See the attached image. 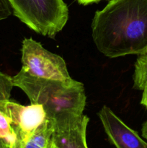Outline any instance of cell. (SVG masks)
I'll return each instance as SVG.
<instances>
[{"mask_svg":"<svg viewBox=\"0 0 147 148\" xmlns=\"http://www.w3.org/2000/svg\"><path fill=\"white\" fill-rule=\"evenodd\" d=\"M92 35L98 50L109 58L147 53V0H110L97 11Z\"/></svg>","mask_w":147,"mask_h":148,"instance_id":"obj_1","label":"cell"},{"mask_svg":"<svg viewBox=\"0 0 147 148\" xmlns=\"http://www.w3.org/2000/svg\"><path fill=\"white\" fill-rule=\"evenodd\" d=\"M12 78L14 86L24 91L31 104L43 106L46 116L53 124L69 122L83 116L86 95L81 82L73 79H42L22 70Z\"/></svg>","mask_w":147,"mask_h":148,"instance_id":"obj_2","label":"cell"},{"mask_svg":"<svg viewBox=\"0 0 147 148\" xmlns=\"http://www.w3.org/2000/svg\"><path fill=\"white\" fill-rule=\"evenodd\" d=\"M13 13L30 29L54 38L69 19L63 0H9Z\"/></svg>","mask_w":147,"mask_h":148,"instance_id":"obj_3","label":"cell"},{"mask_svg":"<svg viewBox=\"0 0 147 148\" xmlns=\"http://www.w3.org/2000/svg\"><path fill=\"white\" fill-rule=\"evenodd\" d=\"M22 64L21 70L35 77L56 80L71 79L63 58L46 50L32 38L22 41Z\"/></svg>","mask_w":147,"mask_h":148,"instance_id":"obj_4","label":"cell"},{"mask_svg":"<svg viewBox=\"0 0 147 148\" xmlns=\"http://www.w3.org/2000/svg\"><path fill=\"white\" fill-rule=\"evenodd\" d=\"M0 111L10 119L17 145L28 138L47 119L43 106L37 104L22 106L9 100L0 102Z\"/></svg>","mask_w":147,"mask_h":148,"instance_id":"obj_5","label":"cell"},{"mask_svg":"<svg viewBox=\"0 0 147 148\" xmlns=\"http://www.w3.org/2000/svg\"><path fill=\"white\" fill-rule=\"evenodd\" d=\"M105 133L116 148H147V142L126 125L113 111L103 106L98 112Z\"/></svg>","mask_w":147,"mask_h":148,"instance_id":"obj_6","label":"cell"},{"mask_svg":"<svg viewBox=\"0 0 147 148\" xmlns=\"http://www.w3.org/2000/svg\"><path fill=\"white\" fill-rule=\"evenodd\" d=\"M89 118H82L69 122L53 124V143L56 148H88L86 127Z\"/></svg>","mask_w":147,"mask_h":148,"instance_id":"obj_7","label":"cell"},{"mask_svg":"<svg viewBox=\"0 0 147 148\" xmlns=\"http://www.w3.org/2000/svg\"><path fill=\"white\" fill-rule=\"evenodd\" d=\"M53 124L47 118L28 138L19 143L17 148H50L53 145Z\"/></svg>","mask_w":147,"mask_h":148,"instance_id":"obj_8","label":"cell"},{"mask_svg":"<svg viewBox=\"0 0 147 148\" xmlns=\"http://www.w3.org/2000/svg\"><path fill=\"white\" fill-rule=\"evenodd\" d=\"M147 87V53L139 56L135 64L133 88L143 90Z\"/></svg>","mask_w":147,"mask_h":148,"instance_id":"obj_9","label":"cell"},{"mask_svg":"<svg viewBox=\"0 0 147 148\" xmlns=\"http://www.w3.org/2000/svg\"><path fill=\"white\" fill-rule=\"evenodd\" d=\"M13 87L12 78L0 72V102L10 100Z\"/></svg>","mask_w":147,"mask_h":148,"instance_id":"obj_10","label":"cell"},{"mask_svg":"<svg viewBox=\"0 0 147 148\" xmlns=\"http://www.w3.org/2000/svg\"><path fill=\"white\" fill-rule=\"evenodd\" d=\"M12 10L9 0H0V21L7 18L11 14Z\"/></svg>","mask_w":147,"mask_h":148,"instance_id":"obj_11","label":"cell"},{"mask_svg":"<svg viewBox=\"0 0 147 148\" xmlns=\"http://www.w3.org/2000/svg\"><path fill=\"white\" fill-rule=\"evenodd\" d=\"M141 103L144 105L146 108H147V87H146L144 90H143V94L142 98H141Z\"/></svg>","mask_w":147,"mask_h":148,"instance_id":"obj_12","label":"cell"},{"mask_svg":"<svg viewBox=\"0 0 147 148\" xmlns=\"http://www.w3.org/2000/svg\"><path fill=\"white\" fill-rule=\"evenodd\" d=\"M141 132H142L143 137H144V138L147 141V119L146 120L145 122L143 124Z\"/></svg>","mask_w":147,"mask_h":148,"instance_id":"obj_13","label":"cell"},{"mask_svg":"<svg viewBox=\"0 0 147 148\" xmlns=\"http://www.w3.org/2000/svg\"><path fill=\"white\" fill-rule=\"evenodd\" d=\"M79 4H83V5H87V4H92V3L99 2L101 0H77Z\"/></svg>","mask_w":147,"mask_h":148,"instance_id":"obj_14","label":"cell"},{"mask_svg":"<svg viewBox=\"0 0 147 148\" xmlns=\"http://www.w3.org/2000/svg\"><path fill=\"white\" fill-rule=\"evenodd\" d=\"M0 148H10L8 145L5 144V143H3L2 141L0 140Z\"/></svg>","mask_w":147,"mask_h":148,"instance_id":"obj_15","label":"cell"},{"mask_svg":"<svg viewBox=\"0 0 147 148\" xmlns=\"http://www.w3.org/2000/svg\"><path fill=\"white\" fill-rule=\"evenodd\" d=\"M50 148H56V146H55V145L53 144V145H52V146H51V147Z\"/></svg>","mask_w":147,"mask_h":148,"instance_id":"obj_16","label":"cell"}]
</instances>
